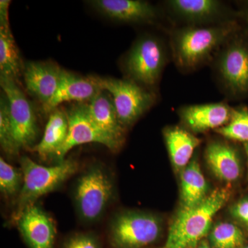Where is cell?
I'll list each match as a JSON object with an SVG mask.
<instances>
[{"instance_id":"obj_9","label":"cell","mask_w":248,"mask_h":248,"mask_svg":"<svg viewBox=\"0 0 248 248\" xmlns=\"http://www.w3.org/2000/svg\"><path fill=\"white\" fill-rule=\"evenodd\" d=\"M68 120V133L66 141L57 152L55 157L58 163L64 161L65 156L72 148L88 143H98L110 151H119L122 143L110 138L98 128L91 120L87 106L79 103L66 111Z\"/></svg>"},{"instance_id":"obj_4","label":"cell","mask_w":248,"mask_h":248,"mask_svg":"<svg viewBox=\"0 0 248 248\" xmlns=\"http://www.w3.org/2000/svg\"><path fill=\"white\" fill-rule=\"evenodd\" d=\"M168 62L164 42L155 35L140 37L125 55L124 68L128 79L153 91Z\"/></svg>"},{"instance_id":"obj_3","label":"cell","mask_w":248,"mask_h":248,"mask_svg":"<svg viewBox=\"0 0 248 248\" xmlns=\"http://www.w3.org/2000/svg\"><path fill=\"white\" fill-rule=\"evenodd\" d=\"M19 163L24 184L18 195L16 217L28 205L35 203L40 197L58 188L78 169V164L73 159H65L53 166H45L37 164L29 156H22Z\"/></svg>"},{"instance_id":"obj_21","label":"cell","mask_w":248,"mask_h":248,"mask_svg":"<svg viewBox=\"0 0 248 248\" xmlns=\"http://www.w3.org/2000/svg\"><path fill=\"white\" fill-rule=\"evenodd\" d=\"M208 186L197 159H193L181 173L182 208H190L208 197Z\"/></svg>"},{"instance_id":"obj_18","label":"cell","mask_w":248,"mask_h":248,"mask_svg":"<svg viewBox=\"0 0 248 248\" xmlns=\"http://www.w3.org/2000/svg\"><path fill=\"white\" fill-rule=\"evenodd\" d=\"M205 160L209 169L218 179L234 182L240 177L241 161L237 151L228 143L213 141L205 149Z\"/></svg>"},{"instance_id":"obj_23","label":"cell","mask_w":248,"mask_h":248,"mask_svg":"<svg viewBox=\"0 0 248 248\" xmlns=\"http://www.w3.org/2000/svg\"><path fill=\"white\" fill-rule=\"evenodd\" d=\"M213 248H240L244 246L245 236L241 229L228 222H222L214 227L210 233Z\"/></svg>"},{"instance_id":"obj_12","label":"cell","mask_w":248,"mask_h":248,"mask_svg":"<svg viewBox=\"0 0 248 248\" xmlns=\"http://www.w3.org/2000/svg\"><path fill=\"white\" fill-rule=\"evenodd\" d=\"M170 14L189 26H205L227 22L226 7L216 0H170Z\"/></svg>"},{"instance_id":"obj_20","label":"cell","mask_w":248,"mask_h":248,"mask_svg":"<svg viewBox=\"0 0 248 248\" xmlns=\"http://www.w3.org/2000/svg\"><path fill=\"white\" fill-rule=\"evenodd\" d=\"M164 139L173 166L182 170L189 163L200 140L187 130L172 127L164 130Z\"/></svg>"},{"instance_id":"obj_26","label":"cell","mask_w":248,"mask_h":248,"mask_svg":"<svg viewBox=\"0 0 248 248\" xmlns=\"http://www.w3.org/2000/svg\"><path fill=\"white\" fill-rule=\"evenodd\" d=\"M24 184L22 170H18L2 157L0 159V190L5 196L19 195Z\"/></svg>"},{"instance_id":"obj_29","label":"cell","mask_w":248,"mask_h":248,"mask_svg":"<svg viewBox=\"0 0 248 248\" xmlns=\"http://www.w3.org/2000/svg\"><path fill=\"white\" fill-rule=\"evenodd\" d=\"M198 248H211L209 246V245L207 244L205 241H202L201 242L200 245H199Z\"/></svg>"},{"instance_id":"obj_10","label":"cell","mask_w":248,"mask_h":248,"mask_svg":"<svg viewBox=\"0 0 248 248\" xmlns=\"http://www.w3.org/2000/svg\"><path fill=\"white\" fill-rule=\"evenodd\" d=\"M215 71L225 91L232 94L248 92V50L228 40L217 55Z\"/></svg>"},{"instance_id":"obj_28","label":"cell","mask_w":248,"mask_h":248,"mask_svg":"<svg viewBox=\"0 0 248 248\" xmlns=\"http://www.w3.org/2000/svg\"><path fill=\"white\" fill-rule=\"evenodd\" d=\"M231 214L236 221L248 229V197L234 203L231 207Z\"/></svg>"},{"instance_id":"obj_25","label":"cell","mask_w":248,"mask_h":248,"mask_svg":"<svg viewBox=\"0 0 248 248\" xmlns=\"http://www.w3.org/2000/svg\"><path fill=\"white\" fill-rule=\"evenodd\" d=\"M0 143L4 153L10 156H16L20 151L13 133L10 122L9 103L4 93L0 99Z\"/></svg>"},{"instance_id":"obj_30","label":"cell","mask_w":248,"mask_h":248,"mask_svg":"<svg viewBox=\"0 0 248 248\" xmlns=\"http://www.w3.org/2000/svg\"><path fill=\"white\" fill-rule=\"evenodd\" d=\"M244 147H245V150H246V155H247L248 161V142H247V143H245Z\"/></svg>"},{"instance_id":"obj_8","label":"cell","mask_w":248,"mask_h":248,"mask_svg":"<svg viewBox=\"0 0 248 248\" xmlns=\"http://www.w3.org/2000/svg\"><path fill=\"white\" fill-rule=\"evenodd\" d=\"M161 232V223L150 214L127 212L117 215L112 222V243L120 248H138L154 242Z\"/></svg>"},{"instance_id":"obj_27","label":"cell","mask_w":248,"mask_h":248,"mask_svg":"<svg viewBox=\"0 0 248 248\" xmlns=\"http://www.w3.org/2000/svg\"><path fill=\"white\" fill-rule=\"evenodd\" d=\"M64 248H100L97 240L91 234H79L72 237Z\"/></svg>"},{"instance_id":"obj_24","label":"cell","mask_w":248,"mask_h":248,"mask_svg":"<svg viewBox=\"0 0 248 248\" xmlns=\"http://www.w3.org/2000/svg\"><path fill=\"white\" fill-rule=\"evenodd\" d=\"M217 133L229 140L248 142V110L236 109L232 112L231 120L224 126L216 130Z\"/></svg>"},{"instance_id":"obj_14","label":"cell","mask_w":248,"mask_h":248,"mask_svg":"<svg viewBox=\"0 0 248 248\" xmlns=\"http://www.w3.org/2000/svg\"><path fill=\"white\" fill-rule=\"evenodd\" d=\"M62 68L49 62H29L24 65L23 76L29 93L42 106L53 97L60 84Z\"/></svg>"},{"instance_id":"obj_31","label":"cell","mask_w":248,"mask_h":248,"mask_svg":"<svg viewBox=\"0 0 248 248\" xmlns=\"http://www.w3.org/2000/svg\"><path fill=\"white\" fill-rule=\"evenodd\" d=\"M240 248H248V246H246V247H244V246H243V247Z\"/></svg>"},{"instance_id":"obj_22","label":"cell","mask_w":248,"mask_h":248,"mask_svg":"<svg viewBox=\"0 0 248 248\" xmlns=\"http://www.w3.org/2000/svg\"><path fill=\"white\" fill-rule=\"evenodd\" d=\"M24 67L10 24H0V76L17 82Z\"/></svg>"},{"instance_id":"obj_5","label":"cell","mask_w":248,"mask_h":248,"mask_svg":"<svg viewBox=\"0 0 248 248\" xmlns=\"http://www.w3.org/2000/svg\"><path fill=\"white\" fill-rule=\"evenodd\" d=\"M89 77L99 89L110 93L119 121L125 128L133 125L156 102L153 91L132 80Z\"/></svg>"},{"instance_id":"obj_19","label":"cell","mask_w":248,"mask_h":248,"mask_svg":"<svg viewBox=\"0 0 248 248\" xmlns=\"http://www.w3.org/2000/svg\"><path fill=\"white\" fill-rule=\"evenodd\" d=\"M68 133L66 111L56 108L50 114L43 138L32 148V151L44 158L55 156L66 141Z\"/></svg>"},{"instance_id":"obj_17","label":"cell","mask_w":248,"mask_h":248,"mask_svg":"<svg viewBox=\"0 0 248 248\" xmlns=\"http://www.w3.org/2000/svg\"><path fill=\"white\" fill-rule=\"evenodd\" d=\"M86 106L91 120L98 128L123 144L125 128L119 121L113 99L110 93L100 90Z\"/></svg>"},{"instance_id":"obj_11","label":"cell","mask_w":248,"mask_h":248,"mask_svg":"<svg viewBox=\"0 0 248 248\" xmlns=\"http://www.w3.org/2000/svg\"><path fill=\"white\" fill-rule=\"evenodd\" d=\"M18 229L30 248H54L56 228L53 220L36 203L16 217Z\"/></svg>"},{"instance_id":"obj_15","label":"cell","mask_w":248,"mask_h":248,"mask_svg":"<svg viewBox=\"0 0 248 248\" xmlns=\"http://www.w3.org/2000/svg\"><path fill=\"white\" fill-rule=\"evenodd\" d=\"M232 109L225 103L190 105L181 108L179 115L186 126L195 133L221 128L230 122Z\"/></svg>"},{"instance_id":"obj_16","label":"cell","mask_w":248,"mask_h":248,"mask_svg":"<svg viewBox=\"0 0 248 248\" xmlns=\"http://www.w3.org/2000/svg\"><path fill=\"white\" fill-rule=\"evenodd\" d=\"M100 90L89 76L84 78L62 69L58 90L50 101L42 106V110L50 114L62 103L90 101Z\"/></svg>"},{"instance_id":"obj_1","label":"cell","mask_w":248,"mask_h":248,"mask_svg":"<svg viewBox=\"0 0 248 248\" xmlns=\"http://www.w3.org/2000/svg\"><path fill=\"white\" fill-rule=\"evenodd\" d=\"M234 31L231 22L175 29L171 35V48L176 65L184 71L197 69L219 51Z\"/></svg>"},{"instance_id":"obj_7","label":"cell","mask_w":248,"mask_h":248,"mask_svg":"<svg viewBox=\"0 0 248 248\" xmlns=\"http://www.w3.org/2000/svg\"><path fill=\"white\" fill-rule=\"evenodd\" d=\"M0 86L9 103L10 122L18 148L32 149L39 129L30 102L15 80L0 76Z\"/></svg>"},{"instance_id":"obj_6","label":"cell","mask_w":248,"mask_h":248,"mask_svg":"<svg viewBox=\"0 0 248 248\" xmlns=\"http://www.w3.org/2000/svg\"><path fill=\"white\" fill-rule=\"evenodd\" d=\"M114 185L105 170L94 166L78 179L74 190L77 210L81 219L94 222L101 218L113 197Z\"/></svg>"},{"instance_id":"obj_2","label":"cell","mask_w":248,"mask_h":248,"mask_svg":"<svg viewBox=\"0 0 248 248\" xmlns=\"http://www.w3.org/2000/svg\"><path fill=\"white\" fill-rule=\"evenodd\" d=\"M231 196L228 188H217L199 205L181 208L170 227L166 248H195L210 228L214 216Z\"/></svg>"},{"instance_id":"obj_13","label":"cell","mask_w":248,"mask_h":248,"mask_svg":"<svg viewBox=\"0 0 248 248\" xmlns=\"http://www.w3.org/2000/svg\"><path fill=\"white\" fill-rule=\"evenodd\" d=\"M91 4L101 14L117 22L151 24L159 16L153 5L141 0H94Z\"/></svg>"}]
</instances>
